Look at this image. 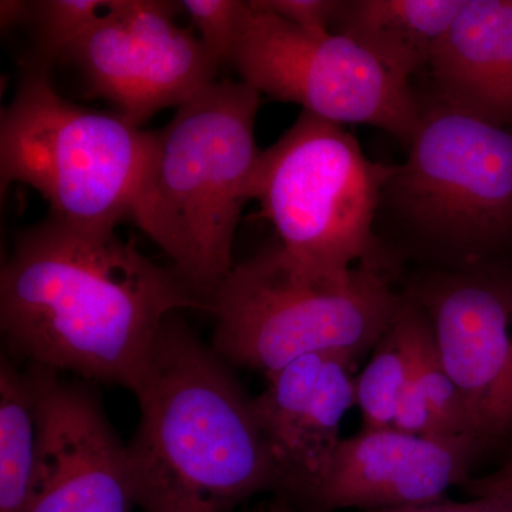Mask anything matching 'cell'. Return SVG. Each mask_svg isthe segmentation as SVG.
<instances>
[{
	"label": "cell",
	"instance_id": "obj_1",
	"mask_svg": "<svg viewBox=\"0 0 512 512\" xmlns=\"http://www.w3.org/2000/svg\"><path fill=\"white\" fill-rule=\"evenodd\" d=\"M208 309L174 268L116 231L47 217L20 232L0 275V329L28 366L133 392L168 316Z\"/></svg>",
	"mask_w": 512,
	"mask_h": 512
},
{
	"label": "cell",
	"instance_id": "obj_2",
	"mask_svg": "<svg viewBox=\"0 0 512 512\" xmlns=\"http://www.w3.org/2000/svg\"><path fill=\"white\" fill-rule=\"evenodd\" d=\"M137 430L127 444L141 512H232L284 476L228 362L168 316L133 389Z\"/></svg>",
	"mask_w": 512,
	"mask_h": 512
},
{
	"label": "cell",
	"instance_id": "obj_3",
	"mask_svg": "<svg viewBox=\"0 0 512 512\" xmlns=\"http://www.w3.org/2000/svg\"><path fill=\"white\" fill-rule=\"evenodd\" d=\"M261 96L242 80L211 83L148 137L130 221L207 306L235 265L239 215L262 153L255 143Z\"/></svg>",
	"mask_w": 512,
	"mask_h": 512
},
{
	"label": "cell",
	"instance_id": "obj_4",
	"mask_svg": "<svg viewBox=\"0 0 512 512\" xmlns=\"http://www.w3.org/2000/svg\"><path fill=\"white\" fill-rule=\"evenodd\" d=\"M402 295L372 264L345 278L303 271L281 247L232 266L208 302L212 348L232 367L268 376L313 353L375 348Z\"/></svg>",
	"mask_w": 512,
	"mask_h": 512
},
{
	"label": "cell",
	"instance_id": "obj_5",
	"mask_svg": "<svg viewBox=\"0 0 512 512\" xmlns=\"http://www.w3.org/2000/svg\"><path fill=\"white\" fill-rule=\"evenodd\" d=\"M150 131L117 113L63 99L50 72L23 64L18 89L0 119V187L26 184L50 217L92 231L130 220Z\"/></svg>",
	"mask_w": 512,
	"mask_h": 512
},
{
	"label": "cell",
	"instance_id": "obj_6",
	"mask_svg": "<svg viewBox=\"0 0 512 512\" xmlns=\"http://www.w3.org/2000/svg\"><path fill=\"white\" fill-rule=\"evenodd\" d=\"M394 171L370 160L340 124L302 110L262 151L249 195L286 258L309 274L345 278L375 248L373 221Z\"/></svg>",
	"mask_w": 512,
	"mask_h": 512
},
{
	"label": "cell",
	"instance_id": "obj_7",
	"mask_svg": "<svg viewBox=\"0 0 512 512\" xmlns=\"http://www.w3.org/2000/svg\"><path fill=\"white\" fill-rule=\"evenodd\" d=\"M387 188L420 237L483 264L512 241V128L437 101L421 110Z\"/></svg>",
	"mask_w": 512,
	"mask_h": 512
},
{
	"label": "cell",
	"instance_id": "obj_8",
	"mask_svg": "<svg viewBox=\"0 0 512 512\" xmlns=\"http://www.w3.org/2000/svg\"><path fill=\"white\" fill-rule=\"evenodd\" d=\"M229 63L242 82L320 119L366 124L409 144L421 106L410 79L340 33H309L249 5Z\"/></svg>",
	"mask_w": 512,
	"mask_h": 512
},
{
	"label": "cell",
	"instance_id": "obj_9",
	"mask_svg": "<svg viewBox=\"0 0 512 512\" xmlns=\"http://www.w3.org/2000/svg\"><path fill=\"white\" fill-rule=\"evenodd\" d=\"M181 2L110 0L67 52L94 96L141 127L215 82L220 63L200 37L175 25Z\"/></svg>",
	"mask_w": 512,
	"mask_h": 512
},
{
	"label": "cell",
	"instance_id": "obj_10",
	"mask_svg": "<svg viewBox=\"0 0 512 512\" xmlns=\"http://www.w3.org/2000/svg\"><path fill=\"white\" fill-rule=\"evenodd\" d=\"M407 296L430 320L478 446L511 443L512 269L464 266L421 282Z\"/></svg>",
	"mask_w": 512,
	"mask_h": 512
},
{
	"label": "cell",
	"instance_id": "obj_11",
	"mask_svg": "<svg viewBox=\"0 0 512 512\" xmlns=\"http://www.w3.org/2000/svg\"><path fill=\"white\" fill-rule=\"evenodd\" d=\"M36 387L39 453L28 512H131L136 508L121 443L86 383L28 366Z\"/></svg>",
	"mask_w": 512,
	"mask_h": 512
},
{
	"label": "cell",
	"instance_id": "obj_12",
	"mask_svg": "<svg viewBox=\"0 0 512 512\" xmlns=\"http://www.w3.org/2000/svg\"><path fill=\"white\" fill-rule=\"evenodd\" d=\"M480 451L473 437L363 429L340 441L325 473L299 495L298 508L370 512L436 503L466 483Z\"/></svg>",
	"mask_w": 512,
	"mask_h": 512
},
{
	"label": "cell",
	"instance_id": "obj_13",
	"mask_svg": "<svg viewBox=\"0 0 512 512\" xmlns=\"http://www.w3.org/2000/svg\"><path fill=\"white\" fill-rule=\"evenodd\" d=\"M429 66L440 103L512 128V0H466Z\"/></svg>",
	"mask_w": 512,
	"mask_h": 512
},
{
	"label": "cell",
	"instance_id": "obj_14",
	"mask_svg": "<svg viewBox=\"0 0 512 512\" xmlns=\"http://www.w3.org/2000/svg\"><path fill=\"white\" fill-rule=\"evenodd\" d=\"M466 0L342 2L333 32L355 40L410 79L431 57Z\"/></svg>",
	"mask_w": 512,
	"mask_h": 512
},
{
	"label": "cell",
	"instance_id": "obj_15",
	"mask_svg": "<svg viewBox=\"0 0 512 512\" xmlns=\"http://www.w3.org/2000/svg\"><path fill=\"white\" fill-rule=\"evenodd\" d=\"M355 360L348 353L326 357L315 390L296 414L279 448L285 493L281 498L298 500L329 467L342 441V421L356 404V379L352 376Z\"/></svg>",
	"mask_w": 512,
	"mask_h": 512
},
{
	"label": "cell",
	"instance_id": "obj_16",
	"mask_svg": "<svg viewBox=\"0 0 512 512\" xmlns=\"http://www.w3.org/2000/svg\"><path fill=\"white\" fill-rule=\"evenodd\" d=\"M39 453L36 387L29 367L0 360V512H28Z\"/></svg>",
	"mask_w": 512,
	"mask_h": 512
},
{
	"label": "cell",
	"instance_id": "obj_17",
	"mask_svg": "<svg viewBox=\"0 0 512 512\" xmlns=\"http://www.w3.org/2000/svg\"><path fill=\"white\" fill-rule=\"evenodd\" d=\"M427 320L419 303L402 296L392 322L373 348L372 359L356 379V406L362 412L363 429L393 427Z\"/></svg>",
	"mask_w": 512,
	"mask_h": 512
},
{
	"label": "cell",
	"instance_id": "obj_18",
	"mask_svg": "<svg viewBox=\"0 0 512 512\" xmlns=\"http://www.w3.org/2000/svg\"><path fill=\"white\" fill-rule=\"evenodd\" d=\"M110 0H43L33 2L29 22L35 28V49L23 64L50 72L63 60L93 23L103 15Z\"/></svg>",
	"mask_w": 512,
	"mask_h": 512
},
{
	"label": "cell",
	"instance_id": "obj_19",
	"mask_svg": "<svg viewBox=\"0 0 512 512\" xmlns=\"http://www.w3.org/2000/svg\"><path fill=\"white\" fill-rule=\"evenodd\" d=\"M407 386L419 394L429 407L443 436H467L474 439L466 403L457 384L441 362L430 320H427V325L421 332L412 377Z\"/></svg>",
	"mask_w": 512,
	"mask_h": 512
},
{
	"label": "cell",
	"instance_id": "obj_20",
	"mask_svg": "<svg viewBox=\"0 0 512 512\" xmlns=\"http://www.w3.org/2000/svg\"><path fill=\"white\" fill-rule=\"evenodd\" d=\"M200 39L218 63H229L241 35L248 2L241 0H184Z\"/></svg>",
	"mask_w": 512,
	"mask_h": 512
},
{
	"label": "cell",
	"instance_id": "obj_21",
	"mask_svg": "<svg viewBox=\"0 0 512 512\" xmlns=\"http://www.w3.org/2000/svg\"><path fill=\"white\" fill-rule=\"evenodd\" d=\"M249 5L271 13L309 33L333 32L342 2L336 0H251Z\"/></svg>",
	"mask_w": 512,
	"mask_h": 512
},
{
	"label": "cell",
	"instance_id": "obj_22",
	"mask_svg": "<svg viewBox=\"0 0 512 512\" xmlns=\"http://www.w3.org/2000/svg\"><path fill=\"white\" fill-rule=\"evenodd\" d=\"M370 512H512V495H483V497H471V500L463 503L444 498L436 503L416 505V507Z\"/></svg>",
	"mask_w": 512,
	"mask_h": 512
},
{
	"label": "cell",
	"instance_id": "obj_23",
	"mask_svg": "<svg viewBox=\"0 0 512 512\" xmlns=\"http://www.w3.org/2000/svg\"><path fill=\"white\" fill-rule=\"evenodd\" d=\"M470 497H483V495L511 494L512 495V458L503 467L495 470L488 476L468 478L461 485Z\"/></svg>",
	"mask_w": 512,
	"mask_h": 512
},
{
	"label": "cell",
	"instance_id": "obj_24",
	"mask_svg": "<svg viewBox=\"0 0 512 512\" xmlns=\"http://www.w3.org/2000/svg\"><path fill=\"white\" fill-rule=\"evenodd\" d=\"M33 2L22 0H3L0 3V25L3 30H10L15 26L28 23L32 15Z\"/></svg>",
	"mask_w": 512,
	"mask_h": 512
},
{
	"label": "cell",
	"instance_id": "obj_25",
	"mask_svg": "<svg viewBox=\"0 0 512 512\" xmlns=\"http://www.w3.org/2000/svg\"><path fill=\"white\" fill-rule=\"evenodd\" d=\"M265 512H305L296 508L295 505L289 503V501L284 500V498H276L275 501H272L268 507L265 508Z\"/></svg>",
	"mask_w": 512,
	"mask_h": 512
},
{
	"label": "cell",
	"instance_id": "obj_26",
	"mask_svg": "<svg viewBox=\"0 0 512 512\" xmlns=\"http://www.w3.org/2000/svg\"><path fill=\"white\" fill-rule=\"evenodd\" d=\"M259 512H265V510L264 511H259Z\"/></svg>",
	"mask_w": 512,
	"mask_h": 512
}]
</instances>
